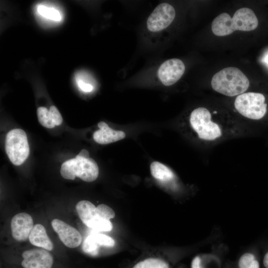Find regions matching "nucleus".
<instances>
[{
    "instance_id": "aec40b11",
    "label": "nucleus",
    "mask_w": 268,
    "mask_h": 268,
    "mask_svg": "<svg viewBox=\"0 0 268 268\" xmlns=\"http://www.w3.org/2000/svg\"><path fill=\"white\" fill-rule=\"evenodd\" d=\"M239 268H259V264L255 256L250 253L243 255L238 263Z\"/></svg>"
},
{
    "instance_id": "a211bd4d",
    "label": "nucleus",
    "mask_w": 268,
    "mask_h": 268,
    "mask_svg": "<svg viewBox=\"0 0 268 268\" xmlns=\"http://www.w3.org/2000/svg\"><path fill=\"white\" fill-rule=\"evenodd\" d=\"M99 247L92 233L88 235L84 240L82 245V249L85 253L95 256L98 253Z\"/></svg>"
},
{
    "instance_id": "ddd939ff",
    "label": "nucleus",
    "mask_w": 268,
    "mask_h": 268,
    "mask_svg": "<svg viewBox=\"0 0 268 268\" xmlns=\"http://www.w3.org/2000/svg\"><path fill=\"white\" fill-rule=\"evenodd\" d=\"M98 127L99 130L94 132L93 138L99 144H109L125 137L126 134L123 131L113 130L103 121L98 123Z\"/></svg>"
},
{
    "instance_id": "5701e85b",
    "label": "nucleus",
    "mask_w": 268,
    "mask_h": 268,
    "mask_svg": "<svg viewBox=\"0 0 268 268\" xmlns=\"http://www.w3.org/2000/svg\"><path fill=\"white\" fill-rule=\"evenodd\" d=\"M49 111L56 126L60 125L63 122V118L58 109L55 106H52L50 108Z\"/></svg>"
},
{
    "instance_id": "cd10ccee",
    "label": "nucleus",
    "mask_w": 268,
    "mask_h": 268,
    "mask_svg": "<svg viewBox=\"0 0 268 268\" xmlns=\"http://www.w3.org/2000/svg\"><path fill=\"white\" fill-rule=\"evenodd\" d=\"M263 61L267 67H268V53H267L264 57Z\"/></svg>"
},
{
    "instance_id": "9d476101",
    "label": "nucleus",
    "mask_w": 268,
    "mask_h": 268,
    "mask_svg": "<svg viewBox=\"0 0 268 268\" xmlns=\"http://www.w3.org/2000/svg\"><path fill=\"white\" fill-rule=\"evenodd\" d=\"M21 266L24 268H51L53 258L44 249H33L24 251Z\"/></svg>"
},
{
    "instance_id": "1a4fd4ad",
    "label": "nucleus",
    "mask_w": 268,
    "mask_h": 268,
    "mask_svg": "<svg viewBox=\"0 0 268 268\" xmlns=\"http://www.w3.org/2000/svg\"><path fill=\"white\" fill-rule=\"evenodd\" d=\"M185 70L184 63L176 58L168 60L159 67L157 75L159 79L165 86H170L178 81Z\"/></svg>"
},
{
    "instance_id": "b1692460",
    "label": "nucleus",
    "mask_w": 268,
    "mask_h": 268,
    "mask_svg": "<svg viewBox=\"0 0 268 268\" xmlns=\"http://www.w3.org/2000/svg\"><path fill=\"white\" fill-rule=\"evenodd\" d=\"M78 84L80 89L85 92H90L93 89V86L91 84L84 83L82 81H78Z\"/></svg>"
},
{
    "instance_id": "393cba45",
    "label": "nucleus",
    "mask_w": 268,
    "mask_h": 268,
    "mask_svg": "<svg viewBox=\"0 0 268 268\" xmlns=\"http://www.w3.org/2000/svg\"><path fill=\"white\" fill-rule=\"evenodd\" d=\"M201 259L199 257H195L192 262V268H201Z\"/></svg>"
},
{
    "instance_id": "0eeeda50",
    "label": "nucleus",
    "mask_w": 268,
    "mask_h": 268,
    "mask_svg": "<svg viewBox=\"0 0 268 268\" xmlns=\"http://www.w3.org/2000/svg\"><path fill=\"white\" fill-rule=\"evenodd\" d=\"M77 214L83 223L88 227L99 231L108 232L113 228L110 220L100 217L96 207L90 201H81L75 206Z\"/></svg>"
},
{
    "instance_id": "2eb2a0df",
    "label": "nucleus",
    "mask_w": 268,
    "mask_h": 268,
    "mask_svg": "<svg viewBox=\"0 0 268 268\" xmlns=\"http://www.w3.org/2000/svg\"><path fill=\"white\" fill-rule=\"evenodd\" d=\"M150 170L152 176L160 181H168L174 178V174L172 171L166 165L158 161L151 163Z\"/></svg>"
},
{
    "instance_id": "4be33fe9",
    "label": "nucleus",
    "mask_w": 268,
    "mask_h": 268,
    "mask_svg": "<svg viewBox=\"0 0 268 268\" xmlns=\"http://www.w3.org/2000/svg\"><path fill=\"white\" fill-rule=\"evenodd\" d=\"M94 237L100 246L113 247L115 241L110 236L100 233H93Z\"/></svg>"
},
{
    "instance_id": "20e7f679",
    "label": "nucleus",
    "mask_w": 268,
    "mask_h": 268,
    "mask_svg": "<svg viewBox=\"0 0 268 268\" xmlns=\"http://www.w3.org/2000/svg\"><path fill=\"white\" fill-rule=\"evenodd\" d=\"M60 173L66 179L73 180L77 177L84 181L91 182L97 178L99 168L92 158L77 155L62 164Z\"/></svg>"
},
{
    "instance_id": "f257e3e1",
    "label": "nucleus",
    "mask_w": 268,
    "mask_h": 268,
    "mask_svg": "<svg viewBox=\"0 0 268 268\" xmlns=\"http://www.w3.org/2000/svg\"><path fill=\"white\" fill-rule=\"evenodd\" d=\"M189 124L198 140L205 144L217 143L242 135L241 124L230 116L203 107L193 110Z\"/></svg>"
},
{
    "instance_id": "4468645a",
    "label": "nucleus",
    "mask_w": 268,
    "mask_h": 268,
    "mask_svg": "<svg viewBox=\"0 0 268 268\" xmlns=\"http://www.w3.org/2000/svg\"><path fill=\"white\" fill-rule=\"evenodd\" d=\"M28 238L30 242L34 246L48 251H51L54 248L52 242L42 224H37L34 226Z\"/></svg>"
},
{
    "instance_id": "6e6552de",
    "label": "nucleus",
    "mask_w": 268,
    "mask_h": 268,
    "mask_svg": "<svg viewBox=\"0 0 268 268\" xmlns=\"http://www.w3.org/2000/svg\"><path fill=\"white\" fill-rule=\"evenodd\" d=\"M176 15L174 7L168 3L158 5L147 20V29L151 32H158L169 26Z\"/></svg>"
},
{
    "instance_id": "6ab92c4d",
    "label": "nucleus",
    "mask_w": 268,
    "mask_h": 268,
    "mask_svg": "<svg viewBox=\"0 0 268 268\" xmlns=\"http://www.w3.org/2000/svg\"><path fill=\"white\" fill-rule=\"evenodd\" d=\"M37 10L40 14L47 18L56 21H60L61 19V15L60 12L54 8L48 7L44 5H39Z\"/></svg>"
},
{
    "instance_id": "412c9836",
    "label": "nucleus",
    "mask_w": 268,
    "mask_h": 268,
    "mask_svg": "<svg viewBox=\"0 0 268 268\" xmlns=\"http://www.w3.org/2000/svg\"><path fill=\"white\" fill-rule=\"evenodd\" d=\"M96 210L100 217L108 220L113 218L115 216V213L113 209L104 204L98 205L96 207Z\"/></svg>"
},
{
    "instance_id": "39448f33",
    "label": "nucleus",
    "mask_w": 268,
    "mask_h": 268,
    "mask_svg": "<svg viewBox=\"0 0 268 268\" xmlns=\"http://www.w3.org/2000/svg\"><path fill=\"white\" fill-rule=\"evenodd\" d=\"M234 106L241 116L252 120L262 119L268 111L265 96L257 92H245L236 96Z\"/></svg>"
},
{
    "instance_id": "dca6fc26",
    "label": "nucleus",
    "mask_w": 268,
    "mask_h": 268,
    "mask_svg": "<svg viewBox=\"0 0 268 268\" xmlns=\"http://www.w3.org/2000/svg\"><path fill=\"white\" fill-rule=\"evenodd\" d=\"M133 268H169V266L162 259L151 258L137 263Z\"/></svg>"
},
{
    "instance_id": "7ed1b4c3",
    "label": "nucleus",
    "mask_w": 268,
    "mask_h": 268,
    "mask_svg": "<svg viewBox=\"0 0 268 268\" xmlns=\"http://www.w3.org/2000/svg\"><path fill=\"white\" fill-rule=\"evenodd\" d=\"M211 85L217 92L229 97L245 93L250 85L247 76L235 67L224 68L212 77Z\"/></svg>"
},
{
    "instance_id": "f03ea898",
    "label": "nucleus",
    "mask_w": 268,
    "mask_h": 268,
    "mask_svg": "<svg viewBox=\"0 0 268 268\" xmlns=\"http://www.w3.org/2000/svg\"><path fill=\"white\" fill-rule=\"evenodd\" d=\"M258 25V20L250 8L238 9L232 18L227 13H222L214 19L211 24L213 33L217 36L230 35L236 30L250 31Z\"/></svg>"
},
{
    "instance_id": "9b49d317",
    "label": "nucleus",
    "mask_w": 268,
    "mask_h": 268,
    "mask_svg": "<svg viewBox=\"0 0 268 268\" xmlns=\"http://www.w3.org/2000/svg\"><path fill=\"white\" fill-rule=\"evenodd\" d=\"M51 224L60 240L66 246L74 248L81 243L82 236L74 227L57 218L52 221Z\"/></svg>"
},
{
    "instance_id": "bb28decb",
    "label": "nucleus",
    "mask_w": 268,
    "mask_h": 268,
    "mask_svg": "<svg viewBox=\"0 0 268 268\" xmlns=\"http://www.w3.org/2000/svg\"><path fill=\"white\" fill-rule=\"evenodd\" d=\"M263 263L265 267L267 268H268V252L265 255L264 257Z\"/></svg>"
},
{
    "instance_id": "f3484780",
    "label": "nucleus",
    "mask_w": 268,
    "mask_h": 268,
    "mask_svg": "<svg viewBox=\"0 0 268 268\" xmlns=\"http://www.w3.org/2000/svg\"><path fill=\"white\" fill-rule=\"evenodd\" d=\"M37 114L38 121L43 127L51 129L56 126L51 113L46 107H39Z\"/></svg>"
},
{
    "instance_id": "a878e982",
    "label": "nucleus",
    "mask_w": 268,
    "mask_h": 268,
    "mask_svg": "<svg viewBox=\"0 0 268 268\" xmlns=\"http://www.w3.org/2000/svg\"><path fill=\"white\" fill-rule=\"evenodd\" d=\"M77 155L84 158L89 157V152L85 149H82Z\"/></svg>"
},
{
    "instance_id": "423d86ee",
    "label": "nucleus",
    "mask_w": 268,
    "mask_h": 268,
    "mask_svg": "<svg viewBox=\"0 0 268 268\" xmlns=\"http://www.w3.org/2000/svg\"><path fill=\"white\" fill-rule=\"evenodd\" d=\"M5 149L13 164H22L29 154V146L25 132L20 129L10 131L6 136Z\"/></svg>"
},
{
    "instance_id": "f8f14e48",
    "label": "nucleus",
    "mask_w": 268,
    "mask_h": 268,
    "mask_svg": "<svg viewBox=\"0 0 268 268\" xmlns=\"http://www.w3.org/2000/svg\"><path fill=\"white\" fill-rule=\"evenodd\" d=\"M33 227L32 217L25 212L16 214L13 217L10 222L12 236L18 241L27 240Z\"/></svg>"
}]
</instances>
